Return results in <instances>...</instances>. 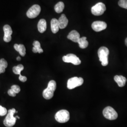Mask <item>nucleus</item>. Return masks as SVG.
<instances>
[{"label": "nucleus", "instance_id": "17", "mask_svg": "<svg viewBox=\"0 0 127 127\" xmlns=\"http://www.w3.org/2000/svg\"><path fill=\"white\" fill-rule=\"evenodd\" d=\"M14 48L15 50L17 51L19 53L20 55L24 57L26 55V48L25 46L23 44H15L14 45Z\"/></svg>", "mask_w": 127, "mask_h": 127}, {"label": "nucleus", "instance_id": "3", "mask_svg": "<svg viewBox=\"0 0 127 127\" xmlns=\"http://www.w3.org/2000/svg\"><path fill=\"white\" fill-rule=\"evenodd\" d=\"M16 112V109L12 108L8 111V114L3 121L5 126L7 127H12L15 124L16 117L14 116V114Z\"/></svg>", "mask_w": 127, "mask_h": 127}, {"label": "nucleus", "instance_id": "21", "mask_svg": "<svg viewBox=\"0 0 127 127\" xmlns=\"http://www.w3.org/2000/svg\"><path fill=\"white\" fill-rule=\"evenodd\" d=\"M24 66L21 64H19L17 66H14L13 67V72L16 74L21 75V72L24 70Z\"/></svg>", "mask_w": 127, "mask_h": 127}, {"label": "nucleus", "instance_id": "25", "mask_svg": "<svg viewBox=\"0 0 127 127\" xmlns=\"http://www.w3.org/2000/svg\"><path fill=\"white\" fill-rule=\"evenodd\" d=\"M0 64L5 68H7L8 66V63L4 59H1L0 60Z\"/></svg>", "mask_w": 127, "mask_h": 127}, {"label": "nucleus", "instance_id": "26", "mask_svg": "<svg viewBox=\"0 0 127 127\" xmlns=\"http://www.w3.org/2000/svg\"><path fill=\"white\" fill-rule=\"evenodd\" d=\"M8 94L9 95L11 96H13V97H15L16 96L17 93L14 91L12 90L11 89H10L8 91Z\"/></svg>", "mask_w": 127, "mask_h": 127}, {"label": "nucleus", "instance_id": "30", "mask_svg": "<svg viewBox=\"0 0 127 127\" xmlns=\"http://www.w3.org/2000/svg\"><path fill=\"white\" fill-rule=\"evenodd\" d=\"M125 44H126V45L127 46V38L126 39V40H125Z\"/></svg>", "mask_w": 127, "mask_h": 127}, {"label": "nucleus", "instance_id": "1", "mask_svg": "<svg viewBox=\"0 0 127 127\" xmlns=\"http://www.w3.org/2000/svg\"><path fill=\"white\" fill-rule=\"evenodd\" d=\"M57 88L56 82L54 80H51L49 82L47 88L45 89L42 93L43 97L47 100L50 99L54 95V91Z\"/></svg>", "mask_w": 127, "mask_h": 127}, {"label": "nucleus", "instance_id": "14", "mask_svg": "<svg viewBox=\"0 0 127 127\" xmlns=\"http://www.w3.org/2000/svg\"><path fill=\"white\" fill-rule=\"evenodd\" d=\"M59 23V28L64 29L66 27L68 23V19L64 14H62L58 19Z\"/></svg>", "mask_w": 127, "mask_h": 127}, {"label": "nucleus", "instance_id": "7", "mask_svg": "<svg viewBox=\"0 0 127 127\" xmlns=\"http://www.w3.org/2000/svg\"><path fill=\"white\" fill-rule=\"evenodd\" d=\"M106 10L105 5L102 2H98L91 8V13L95 16H100Z\"/></svg>", "mask_w": 127, "mask_h": 127}, {"label": "nucleus", "instance_id": "20", "mask_svg": "<svg viewBox=\"0 0 127 127\" xmlns=\"http://www.w3.org/2000/svg\"><path fill=\"white\" fill-rule=\"evenodd\" d=\"M64 3L62 1H60L58 3H57L55 6V10L57 13H60L63 11V9H64Z\"/></svg>", "mask_w": 127, "mask_h": 127}, {"label": "nucleus", "instance_id": "27", "mask_svg": "<svg viewBox=\"0 0 127 127\" xmlns=\"http://www.w3.org/2000/svg\"><path fill=\"white\" fill-rule=\"evenodd\" d=\"M19 80L21 81V82H26L27 81V78L26 77V76H22L21 74L19 75Z\"/></svg>", "mask_w": 127, "mask_h": 127}, {"label": "nucleus", "instance_id": "16", "mask_svg": "<svg viewBox=\"0 0 127 127\" xmlns=\"http://www.w3.org/2000/svg\"><path fill=\"white\" fill-rule=\"evenodd\" d=\"M38 29L39 32L43 33L45 32L47 28V23L44 19H41L38 24Z\"/></svg>", "mask_w": 127, "mask_h": 127}, {"label": "nucleus", "instance_id": "15", "mask_svg": "<svg viewBox=\"0 0 127 127\" xmlns=\"http://www.w3.org/2000/svg\"><path fill=\"white\" fill-rule=\"evenodd\" d=\"M59 23L58 19L53 18L51 20V29L53 33H56L59 31Z\"/></svg>", "mask_w": 127, "mask_h": 127}, {"label": "nucleus", "instance_id": "8", "mask_svg": "<svg viewBox=\"0 0 127 127\" xmlns=\"http://www.w3.org/2000/svg\"><path fill=\"white\" fill-rule=\"evenodd\" d=\"M41 10V7L39 5H33L28 10L27 16L29 18H35L40 13Z\"/></svg>", "mask_w": 127, "mask_h": 127}, {"label": "nucleus", "instance_id": "5", "mask_svg": "<svg viewBox=\"0 0 127 127\" xmlns=\"http://www.w3.org/2000/svg\"><path fill=\"white\" fill-rule=\"evenodd\" d=\"M105 118L110 120H114L118 117V114L115 110L111 106L106 107L103 112Z\"/></svg>", "mask_w": 127, "mask_h": 127}, {"label": "nucleus", "instance_id": "4", "mask_svg": "<svg viewBox=\"0 0 127 127\" xmlns=\"http://www.w3.org/2000/svg\"><path fill=\"white\" fill-rule=\"evenodd\" d=\"M55 118L59 123H66L69 120L70 114L66 110H61L56 114Z\"/></svg>", "mask_w": 127, "mask_h": 127}, {"label": "nucleus", "instance_id": "11", "mask_svg": "<svg viewBox=\"0 0 127 127\" xmlns=\"http://www.w3.org/2000/svg\"><path fill=\"white\" fill-rule=\"evenodd\" d=\"M4 35L3 40L5 42H9L11 40V34L12 33V30L11 27L8 25H6L3 28Z\"/></svg>", "mask_w": 127, "mask_h": 127}, {"label": "nucleus", "instance_id": "9", "mask_svg": "<svg viewBox=\"0 0 127 127\" xmlns=\"http://www.w3.org/2000/svg\"><path fill=\"white\" fill-rule=\"evenodd\" d=\"M63 60L65 63H71L74 65H79L81 63V61L75 55L69 54L63 57Z\"/></svg>", "mask_w": 127, "mask_h": 127}, {"label": "nucleus", "instance_id": "29", "mask_svg": "<svg viewBox=\"0 0 127 127\" xmlns=\"http://www.w3.org/2000/svg\"><path fill=\"white\" fill-rule=\"evenodd\" d=\"M17 60L18 61H20V60H21V58H20V57H17Z\"/></svg>", "mask_w": 127, "mask_h": 127}, {"label": "nucleus", "instance_id": "18", "mask_svg": "<svg viewBox=\"0 0 127 127\" xmlns=\"http://www.w3.org/2000/svg\"><path fill=\"white\" fill-rule=\"evenodd\" d=\"M33 47L32 48V51L33 52L36 53H41L43 52V50L41 48V44L39 41H34L33 42Z\"/></svg>", "mask_w": 127, "mask_h": 127}, {"label": "nucleus", "instance_id": "31", "mask_svg": "<svg viewBox=\"0 0 127 127\" xmlns=\"http://www.w3.org/2000/svg\"><path fill=\"white\" fill-rule=\"evenodd\" d=\"M16 118H18V119H20V118H19L18 116H16Z\"/></svg>", "mask_w": 127, "mask_h": 127}, {"label": "nucleus", "instance_id": "6", "mask_svg": "<svg viewBox=\"0 0 127 127\" xmlns=\"http://www.w3.org/2000/svg\"><path fill=\"white\" fill-rule=\"evenodd\" d=\"M84 80L81 77H74L69 79L67 81V88L72 90L77 87L81 86L83 83Z\"/></svg>", "mask_w": 127, "mask_h": 127}, {"label": "nucleus", "instance_id": "22", "mask_svg": "<svg viewBox=\"0 0 127 127\" xmlns=\"http://www.w3.org/2000/svg\"><path fill=\"white\" fill-rule=\"evenodd\" d=\"M118 4L121 7L127 9V0H120Z\"/></svg>", "mask_w": 127, "mask_h": 127}, {"label": "nucleus", "instance_id": "13", "mask_svg": "<svg viewBox=\"0 0 127 127\" xmlns=\"http://www.w3.org/2000/svg\"><path fill=\"white\" fill-rule=\"evenodd\" d=\"M114 80L118 84L120 87H123L125 85L127 79L122 75H116L114 77Z\"/></svg>", "mask_w": 127, "mask_h": 127}, {"label": "nucleus", "instance_id": "24", "mask_svg": "<svg viewBox=\"0 0 127 127\" xmlns=\"http://www.w3.org/2000/svg\"><path fill=\"white\" fill-rule=\"evenodd\" d=\"M11 89L13 90L17 94L21 90L20 87L17 85H14L13 86H12L11 87Z\"/></svg>", "mask_w": 127, "mask_h": 127}, {"label": "nucleus", "instance_id": "28", "mask_svg": "<svg viewBox=\"0 0 127 127\" xmlns=\"http://www.w3.org/2000/svg\"><path fill=\"white\" fill-rule=\"evenodd\" d=\"M5 69L6 68H5L4 67L0 64V74L4 73L5 72Z\"/></svg>", "mask_w": 127, "mask_h": 127}, {"label": "nucleus", "instance_id": "12", "mask_svg": "<svg viewBox=\"0 0 127 127\" xmlns=\"http://www.w3.org/2000/svg\"><path fill=\"white\" fill-rule=\"evenodd\" d=\"M67 38L74 42H78L80 39V35L79 33L76 31L73 30L69 33L67 36Z\"/></svg>", "mask_w": 127, "mask_h": 127}, {"label": "nucleus", "instance_id": "10", "mask_svg": "<svg viewBox=\"0 0 127 127\" xmlns=\"http://www.w3.org/2000/svg\"><path fill=\"white\" fill-rule=\"evenodd\" d=\"M91 27L95 32H100L106 28L107 24L104 21H97L92 24Z\"/></svg>", "mask_w": 127, "mask_h": 127}, {"label": "nucleus", "instance_id": "19", "mask_svg": "<svg viewBox=\"0 0 127 127\" xmlns=\"http://www.w3.org/2000/svg\"><path fill=\"white\" fill-rule=\"evenodd\" d=\"M78 43L79 45V47L81 49H85L89 45V42L87 41L86 37H83L82 38H80V39L78 41Z\"/></svg>", "mask_w": 127, "mask_h": 127}, {"label": "nucleus", "instance_id": "2", "mask_svg": "<svg viewBox=\"0 0 127 127\" xmlns=\"http://www.w3.org/2000/svg\"><path fill=\"white\" fill-rule=\"evenodd\" d=\"M109 50L105 47H101L98 50V56L103 66H106L108 64Z\"/></svg>", "mask_w": 127, "mask_h": 127}, {"label": "nucleus", "instance_id": "23", "mask_svg": "<svg viewBox=\"0 0 127 127\" xmlns=\"http://www.w3.org/2000/svg\"><path fill=\"white\" fill-rule=\"evenodd\" d=\"M7 113V110L6 108L2 107L0 105V116H4Z\"/></svg>", "mask_w": 127, "mask_h": 127}]
</instances>
